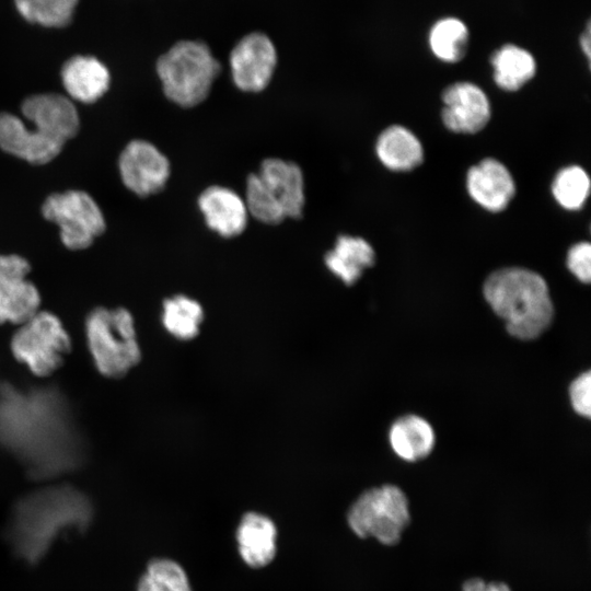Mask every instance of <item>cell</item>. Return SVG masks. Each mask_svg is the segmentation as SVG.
Segmentation results:
<instances>
[{
    "instance_id": "obj_14",
    "label": "cell",
    "mask_w": 591,
    "mask_h": 591,
    "mask_svg": "<svg viewBox=\"0 0 591 591\" xmlns=\"http://www.w3.org/2000/svg\"><path fill=\"white\" fill-rule=\"evenodd\" d=\"M197 204L207 227L220 236L234 237L246 229L248 211L244 198L233 189L209 186L200 193Z\"/></svg>"
},
{
    "instance_id": "obj_1",
    "label": "cell",
    "mask_w": 591,
    "mask_h": 591,
    "mask_svg": "<svg viewBox=\"0 0 591 591\" xmlns=\"http://www.w3.org/2000/svg\"><path fill=\"white\" fill-rule=\"evenodd\" d=\"M0 447L37 480L77 468L83 444L67 401L53 387L0 384Z\"/></svg>"
},
{
    "instance_id": "obj_30",
    "label": "cell",
    "mask_w": 591,
    "mask_h": 591,
    "mask_svg": "<svg viewBox=\"0 0 591 591\" xmlns=\"http://www.w3.org/2000/svg\"><path fill=\"white\" fill-rule=\"evenodd\" d=\"M567 267L580 281L589 283L591 279V245L579 242L567 254Z\"/></svg>"
},
{
    "instance_id": "obj_26",
    "label": "cell",
    "mask_w": 591,
    "mask_h": 591,
    "mask_svg": "<svg viewBox=\"0 0 591 591\" xmlns=\"http://www.w3.org/2000/svg\"><path fill=\"white\" fill-rule=\"evenodd\" d=\"M136 591H193L184 568L173 559L154 558L140 577Z\"/></svg>"
},
{
    "instance_id": "obj_22",
    "label": "cell",
    "mask_w": 591,
    "mask_h": 591,
    "mask_svg": "<svg viewBox=\"0 0 591 591\" xmlns=\"http://www.w3.org/2000/svg\"><path fill=\"white\" fill-rule=\"evenodd\" d=\"M496 84L506 91H517L530 81L536 71L533 56L513 44L503 45L490 58Z\"/></svg>"
},
{
    "instance_id": "obj_6",
    "label": "cell",
    "mask_w": 591,
    "mask_h": 591,
    "mask_svg": "<svg viewBox=\"0 0 591 591\" xmlns=\"http://www.w3.org/2000/svg\"><path fill=\"white\" fill-rule=\"evenodd\" d=\"M84 333L90 356L101 375L120 379L140 362L135 318L126 308H94L85 317Z\"/></svg>"
},
{
    "instance_id": "obj_12",
    "label": "cell",
    "mask_w": 591,
    "mask_h": 591,
    "mask_svg": "<svg viewBox=\"0 0 591 591\" xmlns=\"http://www.w3.org/2000/svg\"><path fill=\"white\" fill-rule=\"evenodd\" d=\"M21 112L34 130L61 146L73 138L80 128L74 104L61 94L31 95L23 101Z\"/></svg>"
},
{
    "instance_id": "obj_25",
    "label": "cell",
    "mask_w": 591,
    "mask_h": 591,
    "mask_svg": "<svg viewBox=\"0 0 591 591\" xmlns=\"http://www.w3.org/2000/svg\"><path fill=\"white\" fill-rule=\"evenodd\" d=\"M468 30L456 18L437 21L429 32V45L433 55L444 62L460 61L467 49Z\"/></svg>"
},
{
    "instance_id": "obj_10",
    "label": "cell",
    "mask_w": 591,
    "mask_h": 591,
    "mask_svg": "<svg viewBox=\"0 0 591 591\" xmlns=\"http://www.w3.org/2000/svg\"><path fill=\"white\" fill-rule=\"evenodd\" d=\"M278 62L271 38L263 32H251L233 46L229 66L234 85L250 93H258L270 83Z\"/></svg>"
},
{
    "instance_id": "obj_8",
    "label": "cell",
    "mask_w": 591,
    "mask_h": 591,
    "mask_svg": "<svg viewBox=\"0 0 591 591\" xmlns=\"http://www.w3.org/2000/svg\"><path fill=\"white\" fill-rule=\"evenodd\" d=\"M409 522L408 499L391 484L364 490L347 512L348 526L357 536L372 537L385 546L397 544Z\"/></svg>"
},
{
    "instance_id": "obj_23",
    "label": "cell",
    "mask_w": 591,
    "mask_h": 591,
    "mask_svg": "<svg viewBox=\"0 0 591 591\" xmlns=\"http://www.w3.org/2000/svg\"><path fill=\"white\" fill-rule=\"evenodd\" d=\"M40 293L26 279L0 282V325H21L40 310Z\"/></svg>"
},
{
    "instance_id": "obj_4",
    "label": "cell",
    "mask_w": 591,
    "mask_h": 591,
    "mask_svg": "<svg viewBox=\"0 0 591 591\" xmlns=\"http://www.w3.org/2000/svg\"><path fill=\"white\" fill-rule=\"evenodd\" d=\"M244 201L248 215L265 224L301 218L305 205L301 167L278 158L263 160L246 178Z\"/></svg>"
},
{
    "instance_id": "obj_24",
    "label": "cell",
    "mask_w": 591,
    "mask_h": 591,
    "mask_svg": "<svg viewBox=\"0 0 591 591\" xmlns=\"http://www.w3.org/2000/svg\"><path fill=\"white\" fill-rule=\"evenodd\" d=\"M161 320L170 335L188 340L198 335L204 320V309L198 301L184 294H176L163 301Z\"/></svg>"
},
{
    "instance_id": "obj_15",
    "label": "cell",
    "mask_w": 591,
    "mask_h": 591,
    "mask_svg": "<svg viewBox=\"0 0 591 591\" xmlns=\"http://www.w3.org/2000/svg\"><path fill=\"white\" fill-rule=\"evenodd\" d=\"M466 185L470 196L491 212L503 210L515 192L509 170L491 158L482 160L468 170Z\"/></svg>"
},
{
    "instance_id": "obj_9",
    "label": "cell",
    "mask_w": 591,
    "mask_h": 591,
    "mask_svg": "<svg viewBox=\"0 0 591 591\" xmlns=\"http://www.w3.org/2000/svg\"><path fill=\"white\" fill-rule=\"evenodd\" d=\"M42 213L59 227L62 244L69 250H84L105 231L102 210L91 195L79 189L49 195Z\"/></svg>"
},
{
    "instance_id": "obj_16",
    "label": "cell",
    "mask_w": 591,
    "mask_h": 591,
    "mask_svg": "<svg viewBox=\"0 0 591 591\" xmlns=\"http://www.w3.org/2000/svg\"><path fill=\"white\" fill-rule=\"evenodd\" d=\"M0 148L32 164H45L55 159L63 146L42 136L18 116L0 113Z\"/></svg>"
},
{
    "instance_id": "obj_11",
    "label": "cell",
    "mask_w": 591,
    "mask_h": 591,
    "mask_svg": "<svg viewBox=\"0 0 591 591\" xmlns=\"http://www.w3.org/2000/svg\"><path fill=\"white\" fill-rule=\"evenodd\" d=\"M118 169L124 185L140 197L161 192L171 175L169 159L153 143L142 139L126 144Z\"/></svg>"
},
{
    "instance_id": "obj_21",
    "label": "cell",
    "mask_w": 591,
    "mask_h": 591,
    "mask_svg": "<svg viewBox=\"0 0 591 591\" xmlns=\"http://www.w3.org/2000/svg\"><path fill=\"white\" fill-rule=\"evenodd\" d=\"M393 451L405 461L426 457L434 445V431L431 425L417 415H405L396 419L389 431Z\"/></svg>"
},
{
    "instance_id": "obj_33",
    "label": "cell",
    "mask_w": 591,
    "mask_h": 591,
    "mask_svg": "<svg viewBox=\"0 0 591 591\" xmlns=\"http://www.w3.org/2000/svg\"><path fill=\"white\" fill-rule=\"evenodd\" d=\"M591 28L590 23L587 24L584 32L580 36V45L581 49L584 53L588 61L590 62V55H591Z\"/></svg>"
},
{
    "instance_id": "obj_5",
    "label": "cell",
    "mask_w": 591,
    "mask_h": 591,
    "mask_svg": "<svg viewBox=\"0 0 591 591\" xmlns=\"http://www.w3.org/2000/svg\"><path fill=\"white\" fill-rule=\"evenodd\" d=\"M155 71L165 96L187 108L208 97L221 72V63L206 43L182 39L158 58Z\"/></svg>"
},
{
    "instance_id": "obj_18",
    "label": "cell",
    "mask_w": 591,
    "mask_h": 591,
    "mask_svg": "<svg viewBox=\"0 0 591 591\" xmlns=\"http://www.w3.org/2000/svg\"><path fill=\"white\" fill-rule=\"evenodd\" d=\"M61 81L68 95L90 104L100 100L108 90L111 74L106 66L93 56H73L61 69Z\"/></svg>"
},
{
    "instance_id": "obj_13",
    "label": "cell",
    "mask_w": 591,
    "mask_h": 591,
    "mask_svg": "<svg viewBox=\"0 0 591 591\" xmlns=\"http://www.w3.org/2000/svg\"><path fill=\"white\" fill-rule=\"evenodd\" d=\"M442 120L457 134H475L490 118V105L484 91L472 82H455L442 93Z\"/></svg>"
},
{
    "instance_id": "obj_29",
    "label": "cell",
    "mask_w": 591,
    "mask_h": 591,
    "mask_svg": "<svg viewBox=\"0 0 591 591\" xmlns=\"http://www.w3.org/2000/svg\"><path fill=\"white\" fill-rule=\"evenodd\" d=\"M569 398L572 408L580 416L591 415V373L586 371L578 375L569 386Z\"/></svg>"
},
{
    "instance_id": "obj_17",
    "label": "cell",
    "mask_w": 591,
    "mask_h": 591,
    "mask_svg": "<svg viewBox=\"0 0 591 591\" xmlns=\"http://www.w3.org/2000/svg\"><path fill=\"white\" fill-rule=\"evenodd\" d=\"M237 549L243 561L252 568L269 565L277 553V528L259 512H246L236 529Z\"/></svg>"
},
{
    "instance_id": "obj_20",
    "label": "cell",
    "mask_w": 591,
    "mask_h": 591,
    "mask_svg": "<svg viewBox=\"0 0 591 591\" xmlns=\"http://www.w3.org/2000/svg\"><path fill=\"white\" fill-rule=\"evenodd\" d=\"M376 155L387 169L409 171L424 160V149L418 138L398 125L383 130L375 144Z\"/></svg>"
},
{
    "instance_id": "obj_32",
    "label": "cell",
    "mask_w": 591,
    "mask_h": 591,
    "mask_svg": "<svg viewBox=\"0 0 591 591\" xmlns=\"http://www.w3.org/2000/svg\"><path fill=\"white\" fill-rule=\"evenodd\" d=\"M462 591H511L509 586L500 581H485L482 578H470L462 584Z\"/></svg>"
},
{
    "instance_id": "obj_27",
    "label": "cell",
    "mask_w": 591,
    "mask_h": 591,
    "mask_svg": "<svg viewBox=\"0 0 591 591\" xmlns=\"http://www.w3.org/2000/svg\"><path fill=\"white\" fill-rule=\"evenodd\" d=\"M14 3L27 22L63 27L71 22L78 0H14Z\"/></svg>"
},
{
    "instance_id": "obj_31",
    "label": "cell",
    "mask_w": 591,
    "mask_h": 591,
    "mask_svg": "<svg viewBox=\"0 0 591 591\" xmlns=\"http://www.w3.org/2000/svg\"><path fill=\"white\" fill-rule=\"evenodd\" d=\"M31 271L30 263L15 254L0 255V282L26 279Z\"/></svg>"
},
{
    "instance_id": "obj_2",
    "label": "cell",
    "mask_w": 591,
    "mask_h": 591,
    "mask_svg": "<svg viewBox=\"0 0 591 591\" xmlns=\"http://www.w3.org/2000/svg\"><path fill=\"white\" fill-rule=\"evenodd\" d=\"M93 515L91 500L79 489L70 485L47 486L15 502L5 537L15 556L35 565L61 533L86 530Z\"/></svg>"
},
{
    "instance_id": "obj_3",
    "label": "cell",
    "mask_w": 591,
    "mask_h": 591,
    "mask_svg": "<svg viewBox=\"0 0 591 591\" xmlns=\"http://www.w3.org/2000/svg\"><path fill=\"white\" fill-rule=\"evenodd\" d=\"M483 292L513 337L536 338L553 320L554 308L547 283L535 271L521 267L498 269L487 277Z\"/></svg>"
},
{
    "instance_id": "obj_28",
    "label": "cell",
    "mask_w": 591,
    "mask_h": 591,
    "mask_svg": "<svg viewBox=\"0 0 591 591\" xmlns=\"http://www.w3.org/2000/svg\"><path fill=\"white\" fill-rule=\"evenodd\" d=\"M552 192L557 202L565 209H580L590 193L589 176L580 166L564 167L556 174Z\"/></svg>"
},
{
    "instance_id": "obj_7",
    "label": "cell",
    "mask_w": 591,
    "mask_h": 591,
    "mask_svg": "<svg viewBox=\"0 0 591 591\" xmlns=\"http://www.w3.org/2000/svg\"><path fill=\"white\" fill-rule=\"evenodd\" d=\"M71 348V337L61 320L46 310H39L19 325L10 340L14 359L37 378L54 374L65 363Z\"/></svg>"
},
{
    "instance_id": "obj_19",
    "label": "cell",
    "mask_w": 591,
    "mask_h": 591,
    "mask_svg": "<svg viewBox=\"0 0 591 591\" xmlns=\"http://www.w3.org/2000/svg\"><path fill=\"white\" fill-rule=\"evenodd\" d=\"M374 259V250L364 239L346 234L324 256L327 269L346 285L355 283Z\"/></svg>"
}]
</instances>
